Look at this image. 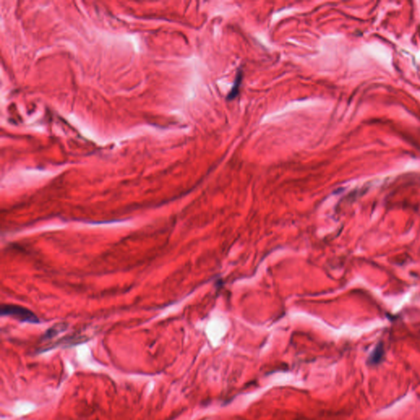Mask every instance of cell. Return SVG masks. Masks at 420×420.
Listing matches in <instances>:
<instances>
[{"label":"cell","instance_id":"cell-1","mask_svg":"<svg viewBox=\"0 0 420 420\" xmlns=\"http://www.w3.org/2000/svg\"><path fill=\"white\" fill-rule=\"evenodd\" d=\"M1 314L6 316L13 317L21 322L31 323H39L40 319L32 310L23 306L17 305H3L1 307Z\"/></svg>","mask_w":420,"mask_h":420},{"label":"cell","instance_id":"cell-2","mask_svg":"<svg viewBox=\"0 0 420 420\" xmlns=\"http://www.w3.org/2000/svg\"><path fill=\"white\" fill-rule=\"evenodd\" d=\"M242 80V70H239V72H237V75H236V80L234 81V85L232 86V89H231V92H229L228 96H227V100H233L234 98L237 96L238 93H239V89H240Z\"/></svg>","mask_w":420,"mask_h":420},{"label":"cell","instance_id":"cell-3","mask_svg":"<svg viewBox=\"0 0 420 420\" xmlns=\"http://www.w3.org/2000/svg\"><path fill=\"white\" fill-rule=\"evenodd\" d=\"M382 355H383V350H382V346L377 347L375 350H374V353L372 354L370 358H369V363L372 364V365H376V364L379 363L381 359H382Z\"/></svg>","mask_w":420,"mask_h":420},{"label":"cell","instance_id":"cell-4","mask_svg":"<svg viewBox=\"0 0 420 420\" xmlns=\"http://www.w3.org/2000/svg\"><path fill=\"white\" fill-rule=\"evenodd\" d=\"M62 327L61 325H59V327H52L51 329H49V331H47L46 334H45V338H53V337H54V336H55L56 334H57V333H59V332L61 331V329H60V327Z\"/></svg>","mask_w":420,"mask_h":420}]
</instances>
